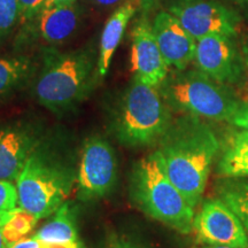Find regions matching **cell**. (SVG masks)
Returning a JSON list of instances; mask_svg holds the SVG:
<instances>
[{
    "label": "cell",
    "mask_w": 248,
    "mask_h": 248,
    "mask_svg": "<svg viewBox=\"0 0 248 248\" xmlns=\"http://www.w3.org/2000/svg\"><path fill=\"white\" fill-rule=\"evenodd\" d=\"M218 150L213 130L192 115L171 122L160 139L157 152L164 170L193 208L201 200Z\"/></svg>",
    "instance_id": "6da1fadb"
},
{
    "label": "cell",
    "mask_w": 248,
    "mask_h": 248,
    "mask_svg": "<svg viewBox=\"0 0 248 248\" xmlns=\"http://www.w3.org/2000/svg\"><path fill=\"white\" fill-rule=\"evenodd\" d=\"M98 75V58L90 48L58 52L49 49L37 76V101L54 114L70 110L89 94Z\"/></svg>",
    "instance_id": "7a4b0ae2"
},
{
    "label": "cell",
    "mask_w": 248,
    "mask_h": 248,
    "mask_svg": "<svg viewBox=\"0 0 248 248\" xmlns=\"http://www.w3.org/2000/svg\"><path fill=\"white\" fill-rule=\"evenodd\" d=\"M130 195L133 203L152 218L181 233L193 230L194 208L168 177L157 151L133 166Z\"/></svg>",
    "instance_id": "3957f363"
},
{
    "label": "cell",
    "mask_w": 248,
    "mask_h": 248,
    "mask_svg": "<svg viewBox=\"0 0 248 248\" xmlns=\"http://www.w3.org/2000/svg\"><path fill=\"white\" fill-rule=\"evenodd\" d=\"M76 177L68 161L40 142L16 179L18 207L39 219L53 215L67 201Z\"/></svg>",
    "instance_id": "277c9868"
},
{
    "label": "cell",
    "mask_w": 248,
    "mask_h": 248,
    "mask_svg": "<svg viewBox=\"0 0 248 248\" xmlns=\"http://www.w3.org/2000/svg\"><path fill=\"white\" fill-rule=\"evenodd\" d=\"M170 124L171 115L159 89L133 77L113 120V132L120 144L148 146L163 137Z\"/></svg>",
    "instance_id": "5b68a950"
},
{
    "label": "cell",
    "mask_w": 248,
    "mask_h": 248,
    "mask_svg": "<svg viewBox=\"0 0 248 248\" xmlns=\"http://www.w3.org/2000/svg\"><path fill=\"white\" fill-rule=\"evenodd\" d=\"M164 101L177 110L212 121H230L240 104L222 83L197 70H176L157 86Z\"/></svg>",
    "instance_id": "8992f818"
},
{
    "label": "cell",
    "mask_w": 248,
    "mask_h": 248,
    "mask_svg": "<svg viewBox=\"0 0 248 248\" xmlns=\"http://www.w3.org/2000/svg\"><path fill=\"white\" fill-rule=\"evenodd\" d=\"M116 179L117 159L110 142L98 135L86 139L76 177L78 199L92 201L106 197Z\"/></svg>",
    "instance_id": "52a82bcc"
},
{
    "label": "cell",
    "mask_w": 248,
    "mask_h": 248,
    "mask_svg": "<svg viewBox=\"0 0 248 248\" xmlns=\"http://www.w3.org/2000/svg\"><path fill=\"white\" fill-rule=\"evenodd\" d=\"M195 40L210 35L233 37L239 18L215 0H175L168 8Z\"/></svg>",
    "instance_id": "ba28073f"
},
{
    "label": "cell",
    "mask_w": 248,
    "mask_h": 248,
    "mask_svg": "<svg viewBox=\"0 0 248 248\" xmlns=\"http://www.w3.org/2000/svg\"><path fill=\"white\" fill-rule=\"evenodd\" d=\"M193 231L200 243L248 248V233L243 222L221 199L207 200L194 217Z\"/></svg>",
    "instance_id": "9c48e42d"
},
{
    "label": "cell",
    "mask_w": 248,
    "mask_h": 248,
    "mask_svg": "<svg viewBox=\"0 0 248 248\" xmlns=\"http://www.w3.org/2000/svg\"><path fill=\"white\" fill-rule=\"evenodd\" d=\"M194 62L198 69L222 84L234 83L243 71V59L228 36L210 35L197 40Z\"/></svg>",
    "instance_id": "30bf717a"
},
{
    "label": "cell",
    "mask_w": 248,
    "mask_h": 248,
    "mask_svg": "<svg viewBox=\"0 0 248 248\" xmlns=\"http://www.w3.org/2000/svg\"><path fill=\"white\" fill-rule=\"evenodd\" d=\"M131 37V67L135 77L145 84L157 88L169 75V66L146 17H140L135 24Z\"/></svg>",
    "instance_id": "8fae6325"
},
{
    "label": "cell",
    "mask_w": 248,
    "mask_h": 248,
    "mask_svg": "<svg viewBox=\"0 0 248 248\" xmlns=\"http://www.w3.org/2000/svg\"><path fill=\"white\" fill-rule=\"evenodd\" d=\"M152 28L167 64L176 70H185L194 61L197 40L168 11L156 14Z\"/></svg>",
    "instance_id": "7c38bea8"
},
{
    "label": "cell",
    "mask_w": 248,
    "mask_h": 248,
    "mask_svg": "<svg viewBox=\"0 0 248 248\" xmlns=\"http://www.w3.org/2000/svg\"><path fill=\"white\" fill-rule=\"evenodd\" d=\"M79 23L76 4L43 9L29 24L23 27L22 39L47 46H58L74 35Z\"/></svg>",
    "instance_id": "4fadbf2b"
},
{
    "label": "cell",
    "mask_w": 248,
    "mask_h": 248,
    "mask_svg": "<svg viewBox=\"0 0 248 248\" xmlns=\"http://www.w3.org/2000/svg\"><path fill=\"white\" fill-rule=\"evenodd\" d=\"M40 142L38 132L30 125L13 124L0 129V179L16 181Z\"/></svg>",
    "instance_id": "5bb4252c"
},
{
    "label": "cell",
    "mask_w": 248,
    "mask_h": 248,
    "mask_svg": "<svg viewBox=\"0 0 248 248\" xmlns=\"http://www.w3.org/2000/svg\"><path fill=\"white\" fill-rule=\"evenodd\" d=\"M139 8H141L140 0H125L108 18L102 30L100 44H99V77H105L108 74L113 55L119 47L129 22Z\"/></svg>",
    "instance_id": "9a60e30c"
},
{
    "label": "cell",
    "mask_w": 248,
    "mask_h": 248,
    "mask_svg": "<svg viewBox=\"0 0 248 248\" xmlns=\"http://www.w3.org/2000/svg\"><path fill=\"white\" fill-rule=\"evenodd\" d=\"M32 237L42 244L67 245L79 243L76 213L73 204L66 201L59 207L52 219L43 225Z\"/></svg>",
    "instance_id": "2e32d148"
},
{
    "label": "cell",
    "mask_w": 248,
    "mask_h": 248,
    "mask_svg": "<svg viewBox=\"0 0 248 248\" xmlns=\"http://www.w3.org/2000/svg\"><path fill=\"white\" fill-rule=\"evenodd\" d=\"M218 172L225 177H248V131L234 133L226 142Z\"/></svg>",
    "instance_id": "e0dca14e"
},
{
    "label": "cell",
    "mask_w": 248,
    "mask_h": 248,
    "mask_svg": "<svg viewBox=\"0 0 248 248\" xmlns=\"http://www.w3.org/2000/svg\"><path fill=\"white\" fill-rule=\"evenodd\" d=\"M36 68L35 61L26 55L0 58V97L26 84Z\"/></svg>",
    "instance_id": "ac0fdd59"
},
{
    "label": "cell",
    "mask_w": 248,
    "mask_h": 248,
    "mask_svg": "<svg viewBox=\"0 0 248 248\" xmlns=\"http://www.w3.org/2000/svg\"><path fill=\"white\" fill-rule=\"evenodd\" d=\"M38 221V217L21 207H16L9 212L7 219L0 228L6 246L26 238L30 232H32Z\"/></svg>",
    "instance_id": "d6986e66"
},
{
    "label": "cell",
    "mask_w": 248,
    "mask_h": 248,
    "mask_svg": "<svg viewBox=\"0 0 248 248\" xmlns=\"http://www.w3.org/2000/svg\"><path fill=\"white\" fill-rule=\"evenodd\" d=\"M222 199L237 214L248 233V181L229 183L223 188Z\"/></svg>",
    "instance_id": "ffe728a7"
},
{
    "label": "cell",
    "mask_w": 248,
    "mask_h": 248,
    "mask_svg": "<svg viewBox=\"0 0 248 248\" xmlns=\"http://www.w3.org/2000/svg\"><path fill=\"white\" fill-rule=\"evenodd\" d=\"M20 22L18 0H0V40H4Z\"/></svg>",
    "instance_id": "44dd1931"
},
{
    "label": "cell",
    "mask_w": 248,
    "mask_h": 248,
    "mask_svg": "<svg viewBox=\"0 0 248 248\" xmlns=\"http://www.w3.org/2000/svg\"><path fill=\"white\" fill-rule=\"evenodd\" d=\"M18 207L16 184L0 179V213H8Z\"/></svg>",
    "instance_id": "7402d4cb"
},
{
    "label": "cell",
    "mask_w": 248,
    "mask_h": 248,
    "mask_svg": "<svg viewBox=\"0 0 248 248\" xmlns=\"http://www.w3.org/2000/svg\"><path fill=\"white\" fill-rule=\"evenodd\" d=\"M45 0H18L20 4V24L26 27L42 12Z\"/></svg>",
    "instance_id": "603a6c76"
},
{
    "label": "cell",
    "mask_w": 248,
    "mask_h": 248,
    "mask_svg": "<svg viewBox=\"0 0 248 248\" xmlns=\"http://www.w3.org/2000/svg\"><path fill=\"white\" fill-rule=\"evenodd\" d=\"M231 122L234 125L239 126V128L247 130L248 131V102L239 107V109L237 110V113L234 114V116L232 117Z\"/></svg>",
    "instance_id": "cb8c5ba5"
},
{
    "label": "cell",
    "mask_w": 248,
    "mask_h": 248,
    "mask_svg": "<svg viewBox=\"0 0 248 248\" xmlns=\"http://www.w3.org/2000/svg\"><path fill=\"white\" fill-rule=\"evenodd\" d=\"M40 246H42V243L35 237H26L16 243L7 245L6 248H40Z\"/></svg>",
    "instance_id": "d4e9b609"
},
{
    "label": "cell",
    "mask_w": 248,
    "mask_h": 248,
    "mask_svg": "<svg viewBox=\"0 0 248 248\" xmlns=\"http://www.w3.org/2000/svg\"><path fill=\"white\" fill-rule=\"evenodd\" d=\"M107 248H142L139 245L132 243V241L123 239V238H115V239L110 240L109 245Z\"/></svg>",
    "instance_id": "484cf974"
},
{
    "label": "cell",
    "mask_w": 248,
    "mask_h": 248,
    "mask_svg": "<svg viewBox=\"0 0 248 248\" xmlns=\"http://www.w3.org/2000/svg\"><path fill=\"white\" fill-rule=\"evenodd\" d=\"M73 4H76V0H45L43 9H49L53 7H59V6H68Z\"/></svg>",
    "instance_id": "4316f807"
},
{
    "label": "cell",
    "mask_w": 248,
    "mask_h": 248,
    "mask_svg": "<svg viewBox=\"0 0 248 248\" xmlns=\"http://www.w3.org/2000/svg\"><path fill=\"white\" fill-rule=\"evenodd\" d=\"M40 248H83L80 243L75 244H67V245H60V244H42Z\"/></svg>",
    "instance_id": "83f0119b"
},
{
    "label": "cell",
    "mask_w": 248,
    "mask_h": 248,
    "mask_svg": "<svg viewBox=\"0 0 248 248\" xmlns=\"http://www.w3.org/2000/svg\"><path fill=\"white\" fill-rule=\"evenodd\" d=\"M90 1L93 2V4L104 6V7H108V6H113L119 4V2L122 1V0H90Z\"/></svg>",
    "instance_id": "f1b7e54d"
},
{
    "label": "cell",
    "mask_w": 248,
    "mask_h": 248,
    "mask_svg": "<svg viewBox=\"0 0 248 248\" xmlns=\"http://www.w3.org/2000/svg\"><path fill=\"white\" fill-rule=\"evenodd\" d=\"M156 0H140L142 11H150V8L155 4Z\"/></svg>",
    "instance_id": "f546056e"
},
{
    "label": "cell",
    "mask_w": 248,
    "mask_h": 248,
    "mask_svg": "<svg viewBox=\"0 0 248 248\" xmlns=\"http://www.w3.org/2000/svg\"><path fill=\"white\" fill-rule=\"evenodd\" d=\"M8 214H9V212L8 213H0V228H1L2 224L6 222V219H7Z\"/></svg>",
    "instance_id": "4dcf8cb0"
},
{
    "label": "cell",
    "mask_w": 248,
    "mask_h": 248,
    "mask_svg": "<svg viewBox=\"0 0 248 248\" xmlns=\"http://www.w3.org/2000/svg\"><path fill=\"white\" fill-rule=\"evenodd\" d=\"M244 61H245V64H246V67L248 69V45H246L244 47Z\"/></svg>",
    "instance_id": "1f68e13d"
},
{
    "label": "cell",
    "mask_w": 248,
    "mask_h": 248,
    "mask_svg": "<svg viewBox=\"0 0 248 248\" xmlns=\"http://www.w3.org/2000/svg\"><path fill=\"white\" fill-rule=\"evenodd\" d=\"M204 248H238V247H231V246H223V245H208Z\"/></svg>",
    "instance_id": "d6a6232c"
},
{
    "label": "cell",
    "mask_w": 248,
    "mask_h": 248,
    "mask_svg": "<svg viewBox=\"0 0 248 248\" xmlns=\"http://www.w3.org/2000/svg\"><path fill=\"white\" fill-rule=\"evenodd\" d=\"M0 248H6V244L4 238H2V233H1V229H0Z\"/></svg>",
    "instance_id": "836d02e7"
},
{
    "label": "cell",
    "mask_w": 248,
    "mask_h": 248,
    "mask_svg": "<svg viewBox=\"0 0 248 248\" xmlns=\"http://www.w3.org/2000/svg\"><path fill=\"white\" fill-rule=\"evenodd\" d=\"M241 1H245V2H248V0H241Z\"/></svg>",
    "instance_id": "e575fe53"
}]
</instances>
